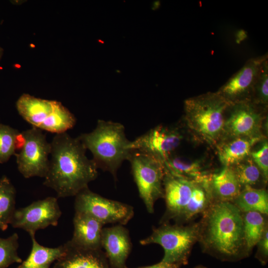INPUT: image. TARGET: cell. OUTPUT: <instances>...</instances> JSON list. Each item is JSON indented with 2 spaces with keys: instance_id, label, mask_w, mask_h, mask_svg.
I'll use <instances>...</instances> for the list:
<instances>
[{
  "instance_id": "cell-32",
  "label": "cell",
  "mask_w": 268,
  "mask_h": 268,
  "mask_svg": "<svg viewBox=\"0 0 268 268\" xmlns=\"http://www.w3.org/2000/svg\"><path fill=\"white\" fill-rule=\"evenodd\" d=\"M181 266L178 264H172L161 261L160 262L153 265L139 267L135 268H181Z\"/></svg>"
},
{
  "instance_id": "cell-25",
  "label": "cell",
  "mask_w": 268,
  "mask_h": 268,
  "mask_svg": "<svg viewBox=\"0 0 268 268\" xmlns=\"http://www.w3.org/2000/svg\"><path fill=\"white\" fill-rule=\"evenodd\" d=\"M16 190L9 179H0V230L5 231L10 224L15 210Z\"/></svg>"
},
{
  "instance_id": "cell-27",
  "label": "cell",
  "mask_w": 268,
  "mask_h": 268,
  "mask_svg": "<svg viewBox=\"0 0 268 268\" xmlns=\"http://www.w3.org/2000/svg\"><path fill=\"white\" fill-rule=\"evenodd\" d=\"M241 187L252 186L260 181L261 172L251 157H248L232 166Z\"/></svg>"
},
{
  "instance_id": "cell-30",
  "label": "cell",
  "mask_w": 268,
  "mask_h": 268,
  "mask_svg": "<svg viewBox=\"0 0 268 268\" xmlns=\"http://www.w3.org/2000/svg\"><path fill=\"white\" fill-rule=\"evenodd\" d=\"M251 157L259 168L263 180L267 183L268 179V143L265 141L261 148L251 152Z\"/></svg>"
},
{
  "instance_id": "cell-6",
  "label": "cell",
  "mask_w": 268,
  "mask_h": 268,
  "mask_svg": "<svg viewBox=\"0 0 268 268\" xmlns=\"http://www.w3.org/2000/svg\"><path fill=\"white\" fill-rule=\"evenodd\" d=\"M19 115L32 127L56 134L65 133L76 123L74 116L62 103L22 95L16 102Z\"/></svg>"
},
{
  "instance_id": "cell-4",
  "label": "cell",
  "mask_w": 268,
  "mask_h": 268,
  "mask_svg": "<svg viewBox=\"0 0 268 268\" xmlns=\"http://www.w3.org/2000/svg\"><path fill=\"white\" fill-rule=\"evenodd\" d=\"M232 104L216 92L184 101V119L188 129L202 142L213 145L222 137L224 115Z\"/></svg>"
},
{
  "instance_id": "cell-16",
  "label": "cell",
  "mask_w": 268,
  "mask_h": 268,
  "mask_svg": "<svg viewBox=\"0 0 268 268\" xmlns=\"http://www.w3.org/2000/svg\"><path fill=\"white\" fill-rule=\"evenodd\" d=\"M64 244V253L52 268H112L102 249L83 248L70 240Z\"/></svg>"
},
{
  "instance_id": "cell-3",
  "label": "cell",
  "mask_w": 268,
  "mask_h": 268,
  "mask_svg": "<svg viewBox=\"0 0 268 268\" xmlns=\"http://www.w3.org/2000/svg\"><path fill=\"white\" fill-rule=\"evenodd\" d=\"M78 138L86 149L91 151L92 160L98 169L110 173L115 179L118 169L128 160L132 150L121 123L98 120L96 128Z\"/></svg>"
},
{
  "instance_id": "cell-10",
  "label": "cell",
  "mask_w": 268,
  "mask_h": 268,
  "mask_svg": "<svg viewBox=\"0 0 268 268\" xmlns=\"http://www.w3.org/2000/svg\"><path fill=\"white\" fill-rule=\"evenodd\" d=\"M57 198L49 197L15 209L10 224L22 229L30 235L49 226H56L62 215Z\"/></svg>"
},
{
  "instance_id": "cell-26",
  "label": "cell",
  "mask_w": 268,
  "mask_h": 268,
  "mask_svg": "<svg viewBox=\"0 0 268 268\" xmlns=\"http://www.w3.org/2000/svg\"><path fill=\"white\" fill-rule=\"evenodd\" d=\"M24 138L17 130L0 124V163L7 162L15 155L16 151L22 147Z\"/></svg>"
},
{
  "instance_id": "cell-15",
  "label": "cell",
  "mask_w": 268,
  "mask_h": 268,
  "mask_svg": "<svg viewBox=\"0 0 268 268\" xmlns=\"http://www.w3.org/2000/svg\"><path fill=\"white\" fill-rule=\"evenodd\" d=\"M101 246L112 268H127L126 263L132 249V243L129 231L124 225L116 224L103 227Z\"/></svg>"
},
{
  "instance_id": "cell-1",
  "label": "cell",
  "mask_w": 268,
  "mask_h": 268,
  "mask_svg": "<svg viewBox=\"0 0 268 268\" xmlns=\"http://www.w3.org/2000/svg\"><path fill=\"white\" fill-rule=\"evenodd\" d=\"M51 144V158L43 185L54 190L58 198L75 196L97 178L98 168L86 156L78 137L57 134Z\"/></svg>"
},
{
  "instance_id": "cell-20",
  "label": "cell",
  "mask_w": 268,
  "mask_h": 268,
  "mask_svg": "<svg viewBox=\"0 0 268 268\" xmlns=\"http://www.w3.org/2000/svg\"><path fill=\"white\" fill-rule=\"evenodd\" d=\"M213 201L209 182H195L190 199L176 223L183 224L190 221L199 214H202Z\"/></svg>"
},
{
  "instance_id": "cell-8",
  "label": "cell",
  "mask_w": 268,
  "mask_h": 268,
  "mask_svg": "<svg viewBox=\"0 0 268 268\" xmlns=\"http://www.w3.org/2000/svg\"><path fill=\"white\" fill-rule=\"evenodd\" d=\"M21 133L24 143L15 155L19 172L25 178H45L49 166L51 142L47 141L42 130L34 127Z\"/></svg>"
},
{
  "instance_id": "cell-24",
  "label": "cell",
  "mask_w": 268,
  "mask_h": 268,
  "mask_svg": "<svg viewBox=\"0 0 268 268\" xmlns=\"http://www.w3.org/2000/svg\"><path fill=\"white\" fill-rule=\"evenodd\" d=\"M264 215L257 211L243 213L244 240L249 256L268 227Z\"/></svg>"
},
{
  "instance_id": "cell-28",
  "label": "cell",
  "mask_w": 268,
  "mask_h": 268,
  "mask_svg": "<svg viewBox=\"0 0 268 268\" xmlns=\"http://www.w3.org/2000/svg\"><path fill=\"white\" fill-rule=\"evenodd\" d=\"M18 240L16 233L6 238L0 237V268H7L14 263L22 262L18 254Z\"/></svg>"
},
{
  "instance_id": "cell-34",
  "label": "cell",
  "mask_w": 268,
  "mask_h": 268,
  "mask_svg": "<svg viewBox=\"0 0 268 268\" xmlns=\"http://www.w3.org/2000/svg\"><path fill=\"white\" fill-rule=\"evenodd\" d=\"M2 54V50L1 48L0 47V59L1 57Z\"/></svg>"
},
{
  "instance_id": "cell-33",
  "label": "cell",
  "mask_w": 268,
  "mask_h": 268,
  "mask_svg": "<svg viewBox=\"0 0 268 268\" xmlns=\"http://www.w3.org/2000/svg\"><path fill=\"white\" fill-rule=\"evenodd\" d=\"M194 268H207L205 267H204L203 266H198Z\"/></svg>"
},
{
  "instance_id": "cell-29",
  "label": "cell",
  "mask_w": 268,
  "mask_h": 268,
  "mask_svg": "<svg viewBox=\"0 0 268 268\" xmlns=\"http://www.w3.org/2000/svg\"><path fill=\"white\" fill-rule=\"evenodd\" d=\"M252 100L255 103L266 107L268 102V61L263 64L255 84Z\"/></svg>"
},
{
  "instance_id": "cell-19",
  "label": "cell",
  "mask_w": 268,
  "mask_h": 268,
  "mask_svg": "<svg viewBox=\"0 0 268 268\" xmlns=\"http://www.w3.org/2000/svg\"><path fill=\"white\" fill-rule=\"evenodd\" d=\"M259 138L236 137L218 148L219 159L224 166H232L249 157L253 146Z\"/></svg>"
},
{
  "instance_id": "cell-12",
  "label": "cell",
  "mask_w": 268,
  "mask_h": 268,
  "mask_svg": "<svg viewBox=\"0 0 268 268\" xmlns=\"http://www.w3.org/2000/svg\"><path fill=\"white\" fill-rule=\"evenodd\" d=\"M183 138L179 128L158 126L130 141L128 148L147 154L163 162L172 155Z\"/></svg>"
},
{
  "instance_id": "cell-14",
  "label": "cell",
  "mask_w": 268,
  "mask_h": 268,
  "mask_svg": "<svg viewBox=\"0 0 268 268\" xmlns=\"http://www.w3.org/2000/svg\"><path fill=\"white\" fill-rule=\"evenodd\" d=\"M195 182L175 175L164 166L163 187L166 210L160 224L178 219L190 199Z\"/></svg>"
},
{
  "instance_id": "cell-31",
  "label": "cell",
  "mask_w": 268,
  "mask_h": 268,
  "mask_svg": "<svg viewBox=\"0 0 268 268\" xmlns=\"http://www.w3.org/2000/svg\"><path fill=\"white\" fill-rule=\"evenodd\" d=\"M258 250L256 258L263 266L267 264L268 260V229H266L262 238L257 243Z\"/></svg>"
},
{
  "instance_id": "cell-9",
  "label": "cell",
  "mask_w": 268,
  "mask_h": 268,
  "mask_svg": "<svg viewBox=\"0 0 268 268\" xmlns=\"http://www.w3.org/2000/svg\"><path fill=\"white\" fill-rule=\"evenodd\" d=\"M75 197V212L87 214L104 225H124L134 215V208L131 205L105 198L93 192L88 187Z\"/></svg>"
},
{
  "instance_id": "cell-23",
  "label": "cell",
  "mask_w": 268,
  "mask_h": 268,
  "mask_svg": "<svg viewBox=\"0 0 268 268\" xmlns=\"http://www.w3.org/2000/svg\"><path fill=\"white\" fill-rule=\"evenodd\" d=\"M165 167L178 176L198 182H207L208 174L199 161H188L172 155L163 162Z\"/></svg>"
},
{
  "instance_id": "cell-5",
  "label": "cell",
  "mask_w": 268,
  "mask_h": 268,
  "mask_svg": "<svg viewBox=\"0 0 268 268\" xmlns=\"http://www.w3.org/2000/svg\"><path fill=\"white\" fill-rule=\"evenodd\" d=\"M200 232L199 222L187 225L164 223L153 227L151 234L139 243L160 245L164 251L161 261L182 266L188 264L193 247L199 241Z\"/></svg>"
},
{
  "instance_id": "cell-18",
  "label": "cell",
  "mask_w": 268,
  "mask_h": 268,
  "mask_svg": "<svg viewBox=\"0 0 268 268\" xmlns=\"http://www.w3.org/2000/svg\"><path fill=\"white\" fill-rule=\"evenodd\" d=\"M209 187L213 201L233 202L242 190L232 166L210 175Z\"/></svg>"
},
{
  "instance_id": "cell-11",
  "label": "cell",
  "mask_w": 268,
  "mask_h": 268,
  "mask_svg": "<svg viewBox=\"0 0 268 268\" xmlns=\"http://www.w3.org/2000/svg\"><path fill=\"white\" fill-rule=\"evenodd\" d=\"M258 105L251 100L232 104L228 109L230 114L225 121L222 136L261 139L263 116Z\"/></svg>"
},
{
  "instance_id": "cell-22",
  "label": "cell",
  "mask_w": 268,
  "mask_h": 268,
  "mask_svg": "<svg viewBox=\"0 0 268 268\" xmlns=\"http://www.w3.org/2000/svg\"><path fill=\"white\" fill-rule=\"evenodd\" d=\"M242 212L257 211L268 214V194L263 189H255L246 186L232 202Z\"/></svg>"
},
{
  "instance_id": "cell-2",
  "label": "cell",
  "mask_w": 268,
  "mask_h": 268,
  "mask_svg": "<svg viewBox=\"0 0 268 268\" xmlns=\"http://www.w3.org/2000/svg\"><path fill=\"white\" fill-rule=\"evenodd\" d=\"M199 222L202 251L223 261L249 256L244 234L243 213L232 202L213 201Z\"/></svg>"
},
{
  "instance_id": "cell-13",
  "label": "cell",
  "mask_w": 268,
  "mask_h": 268,
  "mask_svg": "<svg viewBox=\"0 0 268 268\" xmlns=\"http://www.w3.org/2000/svg\"><path fill=\"white\" fill-rule=\"evenodd\" d=\"M268 58L267 53L249 59L216 92L232 104L252 100L255 84L263 64Z\"/></svg>"
},
{
  "instance_id": "cell-7",
  "label": "cell",
  "mask_w": 268,
  "mask_h": 268,
  "mask_svg": "<svg viewBox=\"0 0 268 268\" xmlns=\"http://www.w3.org/2000/svg\"><path fill=\"white\" fill-rule=\"evenodd\" d=\"M139 195L147 211L154 212V204L164 198V166L160 160L143 152L132 150L128 160Z\"/></svg>"
},
{
  "instance_id": "cell-21",
  "label": "cell",
  "mask_w": 268,
  "mask_h": 268,
  "mask_svg": "<svg viewBox=\"0 0 268 268\" xmlns=\"http://www.w3.org/2000/svg\"><path fill=\"white\" fill-rule=\"evenodd\" d=\"M32 241L31 252L26 259L16 268H50L64 253V244L55 248L45 247L40 244L35 235H30Z\"/></svg>"
},
{
  "instance_id": "cell-17",
  "label": "cell",
  "mask_w": 268,
  "mask_h": 268,
  "mask_svg": "<svg viewBox=\"0 0 268 268\" xmlns=\"http://www.w3.org/2000/svg\"><path fill=\"white\" fill-rule=\"evenodd\" d=\"M73 232L70 241L85 248L100 249L104 224L84 213L75 212L73 218Z\"/></svg>"
}]
</instances>
